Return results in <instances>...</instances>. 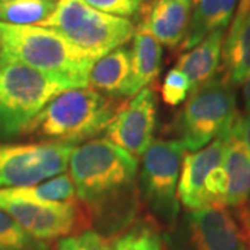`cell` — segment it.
<instances>
[{"label":"cell","instance_id":"6da1fadb","mask_svg":"<svg viewBox=\"0 0 250 250\" xmlns=\"http://www.w3.org/2000/svg\"><path fill=\"white\" fill-rule=\"evenodd\" d=\"M68 166L96 232L110 239L132 225L138 207L135 157L107 138H96L74 147Z\"/></svg>","mask_w":250,"mask_h":250},{"label":"cell","instance_id":"7a4b0ae2","mask_svg":"<svg viewBox=\"0 0 250 250\" xmlns=\"http://www.w3.org/2000/svg\"><path fill=\"white\" fill-rule=\"evenodd\" d=\"M125 102L89 88L62 92L25 126L22 135L68 145L92 141L107 129Z\"/></svg>","mask_w":250,"mask_h":250},{"label":"cell","instance_id":"3957f363","mask_svg":"<svg viewBox=\"0 0 250 250\" xmlns=\"http://www.w3.org/2000/svg\"><path fill=\"white\" fill-rule=\"evenodd\" d=\"M0 53L57 77L72 89L89 86L90 70L96 60L54 29L0 22Z\"/></svg>","mask_w":250,"mask_h":250},{"label":"cell","instance_id":"277c9868","mask_svg":"<svg viewBox=\"0 0 250 250\" xmlns=\"http://www.w3.org/2000/svg\"><path fill=\"white\" fill-rule=\"evenodd\" d=\"M71 86L0 53V139H13L59 95Z\"/></svg>","mask_w":250,"mask_h":250},{"label":"cell","instance_id":"5b68a950","mask_svg":"<svg viewBox=\"0 0 250 250\" xmlns=\"http://www.w3.org/2000/svg\"><path fill=\"white\" fill-rule=\"evenodd\" d=\"M38 27L57 31L95 60L123 47L135 35L128 18L98 11L83 0H57L53 13Z\"/></svg>","mask_w":250,"mask_h":250},{"label":"cell","instance_id":"8992f818","mask_svg":"<svg viewBox=\"0 0 250 250\" xmlns=\"http://www.w3.org/2000/svg\"><path fill=\"white\" fill-rule=\"evenodd\" d=\"M235 86L224 77L211 81L189 93L179 111L177 131L187 150L196 152L227 134L238 117Z\"/></svg>","mask_w":250,"mask_h":250},{"label":"cell","instance_id":"52a82bcc","mask_svg":"<svg viewBox=\"0 0 250 250\" xmlns=\"http://www.w3.org/2000/svg\"><path fill=\"white\" fill-rule=\"evenodd\" d=\"M185 152L179 139H159L142 156L139 188L143 200L153 214L168 225L177 221L179 213L175 193Z\"/></svg>","mask_w":250,"mask_h":250},{"label":"cell","instance_id":"ba28073f","mask_svg":"<svg viewBox=\"0 0 250 250\" xmlns=\"http://www.w3.org/2000/svg\"><path fill=\"white\" fill-rule=\"evenodd\" d=\"M74 146L62 142L0 143V188L36 185L64 174Z\"/></svg>","mask_w":250,"mask_h":250},{"label":"cell","instance_id":"9c48e42d","mask_svg":"<svg viewBox=\"0 0 250 250\" xmlns=\"http://www.w3.org/2000/svg\"><path fill=\"white\" fill-rule=\"evenodd\" d=\"M0 208L29 235L41 241L67 238L92 227L89 211L80 200L72 203H36L9 197L0 192Z\"/></svg>","mask_w":250,"mask_h":250},{"label":"cell","instance_id":"30bf717a","mask_svg":"<svg viewBox=\"0 0 250 250\" xmlns=\"http://www.w3.org/2000/svg\"><path fill=\"white\" fill-rule=\"evenodd\" d=\"M156 124L157 96L153 88H145L125 103L104 132L110 142L138 159L152 145Z\"/></svg>","mask_w":250,"mask_h":250},{"label":"cell","instance_id":"8fae6325","mask_svg":"<svg viewBox=\"0 0 250 250\" xmlns=\"http://www.w3.org/2000/svg\"><path fill=\"white\" fill-rule=\"evenodd\" d=\"M188 229L190 250H246L241 228L225 206L192 210Z\"/></svg>","mask_w":250,"mask_h":250},{"label":"cell","instance_id":"7c38bea8","mask_svg":"<svg viewBox=\"0 0 250 250\" xmlns=\"http://www.w3.org/2000/svg\"><path fill=\"white\" fill-rule=\"evenodd\" d=\"M228 132L220 135L203 149L184 156L177 193L179 202L190 211L207 207L206 181L211 171L223 164Z\"/></svg>","mask_w":250,"mask_h":250},{"label":"cell","instance_id":"4fadbf2b","mask_svg":"<svg viewBox=\"0 0 250 250\" xmlns=\"http://www.w3.org/2000/svg\"><path fill=\"white\" fill-rule=\"evenodd\" d=\"M221 52L223 74L233 86L250 71V0H239Z\"/></svg>","mask_w":250,"mask_h":250},{"label":"cell","instance_id":"5bb4252c","mask_svg":"<svg viewBox=\"0 0 250 250\" xmlns=\"http://www.w3.org/2000/svg\"><path fill=\"white\" fill-rule=\"evenodd\" d=\"M190 14V0H157L142 25L160 43L175 49L185 38Z\"/></svg>","mask_w":250,"mask_h":250},{"label":"cell","instance_id":"9a60e30c","mask_svg":"<svg viewBox=\"0 0 250 250\" xmlns=\"http://www.w3.org/2000/svg\"><path fill=\"white\" fill-rule=\"evenodd\" d=\"M161 57L163 49L160 42L141 25L138 31H135L131 50V77L124 98L135 96L157 80L161 71Z\"/></svg>","mask_w":250,"mask_h":250},{"label":"cell","instance_id":"2e32d148","mask_svg":"<svg viewBox=\"0 0 250 250\" xmlns=\"http://www.w3.org/2000/svg\"><path fill=\"white\" fill-rule=\"evenodd\" d=\"M224 38L225 29L214 31L206 36L193 49L179 56L177 68L188 77L190 92L200 88L217 75L220 68Z\"/></svg>","mask_w":250,"mask_h":250},{"label":"cell","instance_id":"e0dca14e","mask_svg":"<svg viewBox=\"0 0 250 250\" xmlns=\"http://www.w3.org/2000/svg\"><path fill=\"white\" fill-rule=\"evenodd\" d=\"M221 166L227 177L225 206L236 210L250 199V153L232 129L228 132Z\"/></svg>","mask_w":250,"mask_h":250},{"label":"cell","instance_id":"ac0fdd59","mask_svg":"<svg viewBox=\"0 0 250 250\" xmlns=\"http://www.w3.org/2000/svg\"><path fill=\"white\" fill-rule=\"evenodd\" d=\"M239 0H199L190 14L187 34L179 45L181 52L197 46L206 36L229 25Z\"/></svg>","mask_w":250,"mask_h":250},{"label":"cell","instance_id":"d6986e66","mask_svg":"<svg viewBox=\"0 0 250 250\" xmlns=\"http://www.w3.org/2000/svg\"><path fill=\"white\" fill-rule=\"evenodd\" d=\"M131 77V50L118 47L99 59L92 65L89 85L99 93L111 98H124Z\"/></svg>","mask_w":250,"mask_h":250},{"label":"cell","instance_id":"ffe728a7","mask_svg":"<svg viewBox=\"0 0 250 250\" xmlns=\"http://www.w3.org/2000/svg\"><path fill=\"white\" fill-rule=\"evenodd\" d=\"M0 192L9 197L24 199L36 203H72L78 200L74 182L68 174L57 175L43 184L0 189Z\"/></svg>","mask_w":250,"mask_h":250},{"label":"cell","instance_id":"44dd1931","mask_svg":"<svg viewBox=\"0 0 250 250\" xmlns=\"http://www.w3.org/2000/svg\"><path fill=\"white\" fill-rule=\"evenodd\" d=\"M54 0H0V22L41 25L56 9Z\"/></svg>","mask_w":250,"mask_h":250},{"label":"cell","instance_id":"7402d4cb","mask_svg":"<svg viewBox=\"0 0 250 250\" xmlns=\"http://www.w3.org/2000/svg\"><path fill=\"white\" fill-rule=\"evenodd\" d=\"M111 246L113 250H164L159 229L146 221L129 225L116 236Z\"/></svg>","mask_w":250,"mask_h":250},{"label":"cell","instance_id":"603a6c76","mask_svg":"<svg viewBox=\"0 0 250 250\" xmlns=\"http://www.w3.org/2000/svg\"><path fill=\"white\" fill-rule=\"evenodd\" d=\"M0 250H50L46 241L36 239L0 208Z\"/></svg>","mask_w":250,"mask_h":250},{"label":"cell","instance_id":"cb8c5ba5","mask_svg":"<svg viewBox=\"0 0 250 250\" xmlns=\"http://www.w3.org/2000/svg\"><path fill=\"white\" fill-rule=\"evenodd\" d=\"M189 92H190V83L184 72L177 67L167 72L161 85V99L167 106L170 107L179 106L187 99Z\"/></svg>","mask_w":250,"mask_h":250},{"label":"cell","instance_id":"d4e9b609","mask_svg":"<svg viewBox=\"0 0 250 250\" xmlns=\"http://www.w3.org/2000/svg\"><path fill=\"white\" fill-rule=\"evenodd\" d=\"M56 250H113L111 242L96 231L86 229L57 242Z\"/></svg>","mask_w":250,"mask_h":250},{"label":"cell","instance_id":"484cf974","mask_svg":"<svg viewBox=\"0 0 250 250\" xmlns=\"http://www.w3.org/2000/svg\"><path fill=\"white\" fill-rule=\"evenodd\" d=\"M92 9L117 17H128L135 14L142 0H83Z\"/></svg>","mask_w":250,"mask_h":250},{"label":"cell","instance_id":"4316f807","mask_svg":"<svg viewBox=\"0 0 250 250\" xmlns=\"http://www.w3.org/2000/svg\"><path fill=\"white\" fill-rule=\"evenodd\" d=\"M231 129L233 134L241 139L245 147L248 149V152L250 153V111L245 114H238Z\"/></svg>","mask_w":250,"mask_h":250},{"label":"cell","instance_id":"83f0119b","mask_svg":"<svg viewBox=\"0 0 250 250\" xmlns=\"http://www.w3.org/2000/svg\"><path fill=\"white\" fill-rule=\"evenodd\" d=\"M235 218L238 220L245 242L250 246V199L246 205L235 210Z\"/></svg>","mask_w":250,"mask_h":250},{"label":"cell","instance_id":"f1b7e54d","mask_svg":"<svg viewBox=\"0 0 250 250\" xmlns=\"http://www.w3.org/2000/svg\"><path fill=\"white\" fill-rule=\"evenodd\" d=\"M242 85V100H243V108L245 113L250 111V71L245 77V80L241 83Z\"/></svg>","mask_w":250,"mask_h":250},{"label":"cell","instance_id":"f546056e","mask_svg":"<svg viewBox=\"0 0 250 250\" xmlns=\"http://www.w3.org/2000/svg\"><path fill=\"white\" fill-rule=\"evenodd\" d=\"M190 1H192V4H196L199 0H190Z\"/></svg>","mask_w":250,"mask_h":250},{"label":"cell","instance_id":"4dcf8cb0","mask_svg":"<svg viewBox=\"0 0 250 250\" xmlns=\"http://www.w3.org/2000/svg\"><path fill=\"white\" fill-rule=\"evenodd\" d=\"M0 52H1V43H0Z\"/></svg>","mask_w":250,"mask_h":250}]
</instances>
